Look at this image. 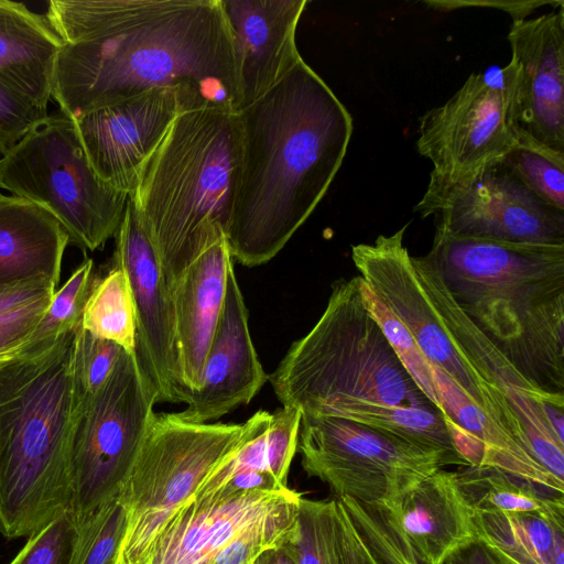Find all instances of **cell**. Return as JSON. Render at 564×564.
I'll use <instances>...</instances> for the list:
<instances>
[{"mask_svg": "<svg viewBox=\"0 0 564 564\" xmlns=\"http://www.w3.org/2000/svg\"><path fill=\"white\" fill-rule=\"evenodd\" d=\"M122 350L116 343L79 328L73 362L74 388L78 406L104 386Z\"/></svg>", "mask_w": 564, "mask_h": 564, "instance_id": "1f68e13d", "label": "cell"}, {"mask_svg": "<svg viewBox=\"0 0 564 564\" xmlns=\"http://www.w3.org/2000/svg\"><path fill=\"white\" fill-rule=\"evenodd\" d=\"M115 237L113 267L124 272L134 305L138 360L158 402L187 403L192 393L182 377L172 288L130 197Z\"/></svg>", "mask_w": 564, "mask_h": 564, "instance_id": "5bb4252c", "label": "cell"}, {"mask_svg": "<svg viewBox=\"0 0 564 564\" xmlns=\"http://www.w3.org/2000/svg\"><path fill=\"white\" fill-rule=\"evenodd\" d=\"M45 209L69 242L95 251L116 236L129 195L93 169L73 118L47 116L0 159V189Z\"/></svg>", "mask_w": 564, "mask_h": 564, "instance_id": "52a82bcc", "label": "cell"}, {"mask_svg": "<svg viewBox=\"0 0 564 564\" xmlns=\"http://www.w3.org/2000/svg\"><path fill=\"white\" fill-rule=\"evenodd\" d=\"M76 536V519L65 510L30 535L9 564H72Z\"/></svg>", "mask_w": 564, "mask_h": 564, "instance_id": "d6a6232c", "label": "cell"}, {"mask_svg": "<svg viewBox=\"0 0 564 564\" xmlns=\"http://www.w3.org/2000/svg\"><path fill=\"white\" fill-rule=\"evenodd\" d=\"M69 236L45 209L17 196L0 199V286L46 278L59 282Z\"/></svg>", "mask_w": 564, "mask_h": 564, "instance_id": "603a6c76", "label": "cell"}, {"mask_svg": "<svg viewBox=\"0 0 564 564\" xmlns=\"http://www.w3.org/2000/svg\"><path fill=\"white\" fill-rule=\"evenodd\" d=\"M243 423H192L177 413H155L118 496L127 530L116 564H132L164 521L193 498L213 470L253 429Z\"/></svg>", "mask_w": 564, "mask_h": 564, "instance_id": "ba28073f", "label": "cell"}, {"mask_svg": "<svg viewBox=\"0 0 564 564\" xmlns=\"http://www.w3.org/2000/svg\"><path fill=\"white\" fill-rule=\"evenodd\" d=\"M56 286L46 278L30 279L0 286V316L54 295Z\"/></svg>", "mask_w": 564, "mask_h": 564, "instance_id": "74e56055", "label": "cell"}, {"mask_svg": "<svg viewBox=\"0 0 564 564\" xmlns=\"http://www.w3.org/2000/svg\"><path fill=\"white\" fill-rule=\"evenodd\" d=\"M80 327L0 358V533L7 539L30 536L69 510Z\"/></svg>", "mask_w": 564, "mask_h": 564, "instance_id": "277c9868", "label": "cell"}, {"mask_svg": "<svg viewBox=\"0 0 564 564\" xmlns=\"http://www.w3.org/2000/svg\"><path fill=\"white\" fill-rule=\"evenodd\" d=\"M306 4L307 0H220L235 50L239 111L303 59L295 33Z\"/></svg>", "mask_w": 564, "mask_h": 564, "instance_id": "d6986e66", "label": "cell"}, {"mask_svg": "<svg viewBox=\"0 0 564 564\" xmlns=\"http://www.w3.org/2000/svg\"><path fill=\"white\" fill-rule=\"evenodd\" d=\"M281 546L296 564H340L335 498L302 497L295 527Z\"/></svg>", "mask_w": 564, "mask_h": 564, "instance_id": "83f0119b", "label": "cell"}, {"mask_svg": "<svg viewBox=\"0 0 564 564\" xmlns=\"http://www.w3.org/2000/svg\"><path fill=\"white\" fill-rule=\"evenodd\" d=\"M240 148L238 112L182 111L129 195L170 286L202 252L226 238Z\"/></svg>", "mask_w": 564, "mask_h": 564, "instance_id": "5b68a950", "label": "cell"}, {"mask_svg": "<svg viewBox=\"0 0 564 564\" xmlns=\"http://www.w3.org/2000/svg\"><path fill=\"white\" fill-rule=\"evenodd\" d=\"M357 524L375 546L382 553L389 564H419L403 554L390 540L380 533L365 517L357 518Z\"/></svg>", "mask_w": 564, "mask_h": 564, "instance_id": "ab89813d", "label": "cell"}, {"mask_svg": "<svg viewBox=\"0 0 564 564\" xmlns=\"http://www.w3.org/2000/svg\"><path fill=\"white\" fill-rule=\"evenodd\" d=\"M231 267L234 260L225 238L202 252L171 286L182 377L192 394L200 386Z\"/></svg>", "mask_w": 564, "mask_h": 564, "instance_id": "44dd1931", "label": "cell"}, {"mask_svg": "<svg viewBox=\"0 0 564 564\" xmlns=\"http://www.w3.org/2000/svg\"><path fill=\"white\" fill-rule=\"evenodd\" d=\"M301 420V410L292 406L282 405L271 413L267 443L274 476L283 485L288 484L290 465L297 448Z\"/></svg>", "mask_w": 564, "mask_h": 564, "instance_id": "e575fe53", "label": "cell"}, {"mask_svg": "<svg viewBox=\"0 0 564 564\" xmlns=\"http://www.w3.org/2000/svg\"><path fill=\"white\" fill-rule=\"evenodd\" d=\"M47 116V109L0 82V155L9 153Z\"/></svg>", "mask_w": 564, "mask_h": 564, "instance_id": "836d02e7", "label": "cell"}, {"mask_svg": "<svg viewBox=\"0 0 564 564\" xmlns=\"http://www.w3.org/2000/svg\"><path fill=\"white\" fill-rule=\"evenodd\" d=\"M443 564H499L479 539L453 553Z\"/></svg>", "mask_w": 564, "mask_h": 564, "instance_id": "60d3db41", "label": "cell"}, {"mask_svg": "<svg viewBox=\"0 0 564 564\" xmlns=\"http://www.w3.org/2000/svg\"><path fill=\"white\" fill-rule=\"evenodd\" d=\"M238 117L240 160L226 239L232 260L257 267L283 249L325 196L354 124L304 59Z\"/></svg>", "mask_w": 564, "mask_h": 564, "instance_id": "7a4b0ae2", "label": "cell"}, {"mask_svg": "<svg viewBox=\"0 0 564 564\" xmlns=\"http://www.w3.org/2000/svg\"><path fill=\"white\" fill-rule=\"evenodd\" d=\"M82 328L135 352L137 323L131 291L124 272L113 267L94 282L85 303Z\"/></svg>", "mask_w": 564, "mask_h": 564, "instance_id": "484cf974", "label": "cell"}, {"mask_svg": "<svg viewBox=\"0 0 564 564\" xmlns=\"http://www.w3.org/2000/svg\"><path fill=\"white\" fill-rule=\"evenodd\" d=\"M62 45L45 14L0 0V82L43 109L51 100Z\"/></svg>", "mask_w": 564, "mask_h": 564, "instance_id": "7402d4cb", "label": "cell"}, {"mask_svg": "<svg viewBox=\"0 0 564 564\" xmlns=\"http://www.w3.org/2000/svg\"><path fill=\"white\" fill-rule=\"evenodd\" d=\"M310 477L365 505L401 498L447 465L442 451L337 416L302 414L297 448Z\"/></svg>", "mask_w": 564, "mask_h": 564, "instance_id": "30bf717a", "label": "cell"}, {"mask_svg": "<svg viewBox=\"0 0 564 564\" xmlns=\"http://www.w3.org/2000/svg\"><path fill=\"white\" fill-rule=\"evenodd\" d=\"M253 564H296L293 557L280 545L263 551Z\"/></svg>", "mask_w": 564, "mask_h": 564, "instance_id": "b9f144b4", "label": "cell"}, {"mask_svg": "<svg viewBox=\"0 0 564 564\" xmlns=\"http://www.w3.org/2000/svg\"><path fill=\"white\" fill-rule=\"evenodd\" d=\"M484 543L487 545V547L489 549V551L491 552V554L495 556L499 564H524L523 562L516 558L510 553L501 550L500 547L487 542Z\"/></svg>", "mask_w": 564, "mask_h": 564, "instance_id": "7bdbcfd3", "label": "cell"}, {"mask_svg": "<svg viewBox=\"0 0 564 564\" xmlns=\"http://www.w3.org/2000/svg\"><path fill=\"white\" fill-rule=\"evenodd\" d=\"M406 227L389 236L379 235L372 243L352 246L351 258L359 276L409 329L429 364L443 370L518 443L511 422L459 359L429 302L403 242Z\"/></svg>", "mask_w": 564, "mask_h": 564, "instance_id": "4fadbf2b", "label": "cell"}, {"mask_svg": "<svg viewBox=\"0 0 564 564\" xmlns=\"http://www.w3.org/2000/svg\"><path fill=\"white\" fill-rule=\"evenodd\" d=\"M2 196H3V195L0 193V199H1V197H2Z\"/></svg>", "mask_w": 564, "mask_h": 564, "instance_id": "ee69618b", "label": "cell"}, {"mask_svg": "<svg viewBox=\"0 0 564 564\" xmlns=\"http://www.w3.org/2000/svg\"><path fill=\"white\" fill-rule=\"evenodd\" d=\"M335 500L340 564H389L357 525L343 502L336 497Z\"/></svg>", "mask_w": 564, "mask_h": 564, "instance_id": "d590c367", "label": "cell"}, {"mask_svg": "<svg viewBox=\"0 0 564 564\" xmlns=\"http://www.w3.org/2000/svg\"><path fill=\"white\" fill-rule=\"evenodd\" d=\"M357 503L379 532L419 564H443L478 539L456 471L441 468L388 503Z\"/></svg>", "mask_w": 564, "mask_h": 564, "instance_id": "e0dca14e", "label": "cell"}, {"mask_svg": "<svg viewBox=\"0 0 564 564\" xmlns=\"http://www.w3.org/2000/svg\"><path fill=\"white\" fill-rule=\"evenodd\" d=\"M359 282L352 276L333 283L322 316L269 376L276 398L311 415L343 401L435 408L369 315Z\"/></svg>", "mask_w": 564, "mask_h": 564, "instance_id": "8992f818", "label": "cell"}, {"mask_svg": "<svg viewBox=\"0 0 564 564\" xmlns=\"http://www.w3.org/2000/svg\"><path fill=\"white\" fill-rule=\"evenodd\" d=\"M301 498L289 487L193 497L164 521L132 564H212L241 533L296 513Z\"/></svg>", "mask_w": 564, "mask_h": 564, "instance_id": "9a60e30c", "label": "cell"}, {"mask_svg": "<svg viewBox=\"0 0 564 564\" xmlns=\"http://www.w3.org/2000/svg\"><path fill=\"white\" fill-rule=\"evenodd\" d=\"M52 297H44L0 316V358L11 355L30 339Z\"/></svg>", "mask_w": 564, "mask_h": 564, "instance_id": "8d00e7d4", "label": "cell"}, {"mask_svg": "<svg viewBox=\"0 0 564 564\" xmlns=\"http://www.w3.org/2000/svg\"><path fill=\"white\" fill-rule=\"evenodd\" d=\"M456 474L475 513H534L564 523L563 494L490 467L464 466Z\"/></svg>", "mask_w": 564, "mask_h": 564, "instance_id": "cb8c5ba5", "label": "cell"}, {"mask_svg": "<svg viewBox=\"0 0 564 564\" xmlns=\"http://www.w3.org/2000/svg\"><path fill=\"white\" fill-rule=\"evenodd\" d=\"M518 68L510 61L473 73L443 105L419 118L416 149L429 182H452L498 163L517 143Z\"/></svg>", "mask_w": 564, "mask_h": 564, "instance_id": "8fae6325", "label": "cell"}, {"mask_svg": "<svg viewBox=\"0 0 564 564\" xmlns=\"http://www.w3.org/2000/svg\"><path fill=\"white\" fill-rule=\"evenodd\" d=\"M425 257L506 358L541 390L564 397V245L435 230Z\"/></svg>", "mask_w": 564, "mask_h": 564, "instance_id": "3957f363", "label": "cell"}, {"mask_svg": "<svg viewBox=\"0 0 564 564\" xmlns=\"http://www.w3.org/2000/svg\"><path fill=\"white\" fill-rule=\"evenodd\" d=\"M426 6L441 11H449L465 7H494L503 10L511 15L512 21L527 19L533 11L542 6L557 8L564 2L562 0H538V1H425Z\"/></svg>", "mask_w": 564, "mask_h": 564, "instance_id": "f35d334b", "label": "cell"}, {"mask_svg": "<svg viewBox=\"0 0 564 564\" xmlns=\"http://www.w3.org/2000/svg\"><path fill=\"white\" fill-rule=\"evenodd\" d=\"M248 310L234 267L228 271L221 315L209 346L199 389L178 416L192 423H209L248 404L269 376L254 349Z\"/></svg>", "mask_w": 564, "mask_h": 564, "instance_id": "ffe728a7", "label": "cell"}, {"mask_svg": "<svg viewBox=\"0 0 564 564\" xmlns=\"http://www.w3.org/2000/svg\"><path fill=\"white\" fill-rule=\"evenodd\" d=\"M478 539L524 564H564V523L534 513H475Z\"/></svg>", "mask_w": 564, "mask_h": 564, "instance_id": "d4e9b609", "label": "cell"}, {"mask_svg": "<svg viewBox=\"0 0 564 564\" xmlns=\"http://www.w3.org/2000/svg\"><path fill=\"white\" fill-rule=\"evenodd\" d=\"M45 17L63 43L51 99L73 119L160 88L239 111L220 0H51Z\"/></svg>", "mask_w": 564, "mask_h": 564, "instance_id": "6da1fadb", "label": "cell"}, {"mask_svg": "<svg viewBox=\"0 0 564 564\" xmlns=\"http://www.w3.org/2000/svg\"><path fill=\"white\" fill-rule=\"evenodd\" d=\"M508 41L518 68L517 124L564 153V4L512 21Z\"/></svg>", "mask_w": 564, "mask_h": 564, "instance_id": "ac0fdd59", "label": "cell"}, {"mask_svg": "<svg viewBox=\"0 0 564 564\" xmlns=\"http://www.w3.org/2000/svg\"><path fill=\"white\" fill-rule=\"evenodd\" d=\"M359 279L361 299L369 315L375 319L417 388L427 400L442 412V405L434 386L431 366L420 350L412 334L386 305L380 296L369 288L360 276Z\"/></svg>", "mask_w": 564, "mask_h": 564, "instance_id": "f1b7e54d", "label": "cell"}, {"mask_svg": "<svg viewBox=\"0 0 564 564\" xmlns=\"http://www.w3.org/2000/svg\"><path fill=\"white\" fill-rule=\"evenodd\" d=\"M188 110L175 89L160 88L74 119L97 175L131 195L177 115Z\"/></svg>", "mask_w": 564, "mask_h": 564, "instance_id": "2e32d148", "label": "cell"}, {"mask_svg": "<svg viewBox=\"0 0 564 564\" xmlns=\"http://www.w3.org/2000/svg\"><path fill=\"white\" fill-rule=\"evenodd\" d=\"M158 394L137 354L122 350L104 386L77 409L69 510L80 523L117 498L154 416Z\"/></svg>", "mask_w": 564, "mask_h": 564, "instance_id": "9c48e42d", "label": "cell"}, {"mask_svg": "<svg viewBox=\"0 0 564 564\" xmlns=\"http://www.w3.org/2000/svg\"><path fill=\"white\" fill-rule=\"evenodd\" d=\"M531 193L564 212V153L518 130L517 143L499 161Z\"/></svg>", "mask_w": 564, "mask_h": 564, "instance_id": "4316f807", "label": "cell"}, {"mask_svg": "<svg viewBox=\"0 0 564 564\" xmlns=\"http://www.w3.org/2000/svg\"><path fill=\"white\" fill-rule=\"evenodd\" d=\"M127 524L118 497L96 509L77 524L72 564H116Z\"/></svg>", "mask_w": 564, "mask_h": 564, "instance_id": "f546056e", "label": "cell"}, {"mask_svg": "<svg viewBox=\"0 0 564 564\" xmlns=\"http://www.w3.org/2000/svg\"><path fill=\"white\" fill-rule=\"evenodd\" d=\"M436 231L507 242L564 245V212L531 193L500 162L452 182H429L414 207Z\"/></svg>", "mask_w": 564, "mask_h": 564, "instance_id": "7c38bea8", "label": "cell"}, {"mask_svg": "<svg viewBox=\"0 0 564 564\" xmlns=\"http://www.w3.org/2000/svg\"><path fill=\"white\" fill-rule=\"evenodd\" d=\"M93 270V260L86 259L64 285L55 291L40 324L20 348L51 345L63 333L82 325L84 306L94 283Z\"/></svg>", "mask_w": 564, "mask_h": 564, "instance_id": "4dcf8cb0", "label": "cell"}]
</instances>
